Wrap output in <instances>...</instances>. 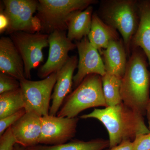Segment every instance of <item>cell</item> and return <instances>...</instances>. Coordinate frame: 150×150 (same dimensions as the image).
<instances>
[{
	"mask_svg": "<svg viewBox=\"0 0 150 150\" xmlns=\"http://www.w3.org/2000/svg\"><path fill=\"white\" fill-rule=\"evenodd\" d=\"M96 12L103 21L120 33L129 58L131 40L139 23L138 1L104 0Z\"/></svg>",
	"mask_w": 150,
	"mask_h": 150,
	"instance_id": "cell-3",
	"label": "cell"
},
{
	"mask_svg": "<svg viewBox=\"0 0 150 150\" xmlns=\"http://www.w3.org/2000/svg\"><path fill=\"white\" fill-rule=\"evenodd\" d=\"M48 34L41 33H28L22 31L10 35L21 56L24 66L25 77L29 79L31 71L43 61V50L49 46Z\"/></svg>",
	"mask_w": 150,
	"mask_h": 150,
	"instance_id": "cell-8",
	"label": "cell"
},
{
	"mask_svg": "<svg viewBox=\"0 0 150 150\" xmlns=\"http://www.w3.org/2000/svg\"><path fill=\"white\" fill-rule=\"evenodd\" d=\"M13 150H30L28 148L25 147L23 146L18 144H16V145L15 146Z\"/></svg>",
	"mask_w": 150,
	"mask_h": 150,
	"instance_id": "cell-29",
	"label": "cell"
},
{
	"mask_svg": "<svg viewBox=\"0 0 150 150\" xmlns=\"http://www.w3.org/2000/svg\"><path fill=\"white\" fill-rule=\"evenodd\" d=\"M87 37L99 52L107 48L111 41L120 39L118 31L103 21L96 12L93 14L91 28Z\"/></svg>",
	"mask_w": 150,
	"mask_h": 150,
	"instance_id": "cell-17",
	"label": "cell"
},
{
	"mask_svg": "<svg viewBox=\"0 0 150 150\" xmlns=\"http://www.w3.org/2000/svg\"><path fill=\"white\" fill-rule=\"evenodd\" d=\"M41 117L35 112H26L11 126L17 144L26 148L39 144Z\"/></svg>",
	"mask_w": 150,
	"mask_h": 150,
	"instance_id": "cell-13",
	"label": "cell"
},
{
	"mask_svg": "<svg viewBox=\"0 0 150 150\" xmlns=\"http://www.w3.org/2000/svg\"><path fill=\"white\" fill-rule=\"evenodd\" d=\"M108 147V140L97 139L88 141L71 140L65 144L53 146L38 144L28 148L30 150H104Z\"/></svg>",
	"mask_w": 150,
	"mask_h": 150,
	"instance_id": "cell-19",
	"label": "cell"
},
{
	"mask_svg": "<svg viewBox=\"0 0 150 150\" xmlns=\"http://www.w3.org/2000/svg\"><path fill=\"white\" fill-rule=\"evenodd\" d=\"M107 150H134L133 141H125Z\"/></svg>",
	"mask_w": 150,
	"mask_h": 150,
	"instance_id": "cell-27",
	"label": "cell"
},
{
	"mask_svg": "<svg viewBox=\"0 0 150 150\" xmlns=\"http://www.w3.org/2000/svg\"><path fill=\"white\" fill-rule=\"evenodd\" d=\"M140 20L131 42V50L140 48L144 52L150 67V0L138 1Z\"/></svg>",
	"mask_w": 150,
	"mask_h": 150,
	"instance_id": "cell-16",
	"label": "cell"
},
{
	"mask_svg": "<svg viewBox=\"0 0 150 150\" xmlns=\"http://www.w3.org/2000/svg\"><path fill=\"white\" fill-rule=\"evenodd\" d=\"M77 56L70 57L67 63L57 72V80L51 96L49 115L56 116L67 96L71 93L73 87V78L77 68Z\"/></svg>",
	"mask_w": 150,
	"mask_h": 150,
	"instance_id": "cell-12",
	"label": "cell"
},
{
	"mask_svg": "<svg viewBox=\"0 0 150 150\" xmlns=\"http://www.w3.org/2000/svg\"><path fill=\"white\" fill-rule=\"evenodd\" d=\"M134 150H150V131L140 134L133 141Z\"/></svg>",
	"mask_w": 150,
	"mask_h": 150,
	"instance_id": "cell-25",
	"label": "cell"
},
{
	"mask_svg": "<svg viewBox=\"0 0 150 150\" xmlns=\"http://www.w3.org/2000/svg\"><path fill=\"white\" fill-rule=\"evenodd\" d=\"M93 7L71 14L67 22V37L69 40L79 41L88 35L91 27Z\"/></svg>",
	"mask_w": 150,
	"mask_h": 150,
	"instance_id": "cell-18",
	"label": "cell"
},
{
	"mask_svg": "<svg viewBox=\"0 0 150 150\" xmlns=\"http://www.w3.org/2000/svg\"><path fill=\"white\" fill-rule=\"evenodd\" d=\"M81 119L94 118L103 124L108 132L109 148L125 141H134L140 134L150 131L146 126L144 115L123 102L103 109H95L90 113L81 115Z\"/></svg>",
	"mask_w": 150,
	"mask_h": 150,
	"instance_id": "cell-1",
	"label": "cell"
},
{
	"mask_svg": "<svg viewBox=\"0 0 150 150\" xmlns=\"http://www.w3.org/2000/svg\"><path fill=\"white\" fill-rule=\"evenodd\" d=\"M26 113L25 109H23L15 113L0 119V136L9 127L13 125Z\"/></svg>",
	"mask_w": 150,
	"mask_h": 150,
	"instance_id": "cell-23",
	"label": "cell"
},
{
	"mask_svg": "<svg viewBox=\"0 0 150 150\" xmlns=\"http://www.w3.org/2000/svg\"><path fill=\"white\" fill-rule=\"evenodd\" d=\"M125 74L121 80L122 101L143 115L149 100L150 72L144 52L140 48L131 49Z\"/></svg>",
	"mask_w": 150,
	"mask_h": 150,
	"instance_id": "cell-2",
	"label": "cell"
},
{
	"mask_svg": "<svg viewBox=\"0 0 150 150\" xmlns=\"http://www.w3.org/2000/svg\"><path fill=\"white\" fill-rule=\"evenodd\" d=\"M103 88L107 106H115L123 102L121 94L122 78L106 74L102 77Z\"/></svg>",
	"mask_w": 150,
	"mask_h": 150,
	"instance_id": "cell-21",
	"label": "cell"
},
{
	"mask_svg": "<svg viewBox=\"0 0 150 150\" xmlns=\"http://www.w3.org/2000/svg\"><path fill=\"white\" fill-rule=\"evenodd\" d=\"M57 73L40 81L26 78L20 81L26 112H35L40 117L49 115L52 92L57 80Z\"/></svg>",
	"mask_w": 150,
	"mask_h": 150,
	"instance_id": "cell-7",
	"label": "cell"
},
{
	"mask_svg": "<svg viewBox=\"0 0 150 150\" xmlns=\"http://www.w3.org/2000/svg\"><path fill=\"white\" fill-rule=\"evenodd\" d=\"M4 10L9 21L6 33L22 31L28 33L40 32L42 28L39 19L34 13L37 11L38 1L4 0Z\"/></svg>",
	"mask_w": 150,
	"mask_h": 150,
	"instance_id": "cell-6",
	"label": "cell"
},
{
	"mask_svg": "<svg viewBox=\"0 0 150 150\" xmlns=\"http://www.w3.org/2000/svg\"><path fill=\"white\" fill-rule=\"evenodd\" d=\"M100 106L107 107L103 94L102 76L90 74L67 96L57 115L76 118L83 110Z\"/></svg>",
	"mask_w": 150,
	"mask_h": 150,
	"instance_id": "cell-4",
	"label": "cell"
},
{
	"mask_svg": "<svg viewBox=\"0 0 150 150\" xmlns=\"http://www.w3.org/2000/svg\"><path fill=\"white\" fill-rule=\"evenodd\" d=\"M24 108V98L20 88L0 94V119Z\"/></svg>",
	"mask_w": 150,
	"mask_h": 150,
	"instance_id": "cell-20",
	"label": "cell"
},
{
	"mask_svg": "<svg viewBox=\"0 0 150 150\" xmlns=\"http://www.w3.org/2000/svg\"><path fill=\"white\" fill-rule=\"evenodd\" d=\"M79 119L48 115L41 117L39 144L53 146L71 141L76 135Z\"/></svg>",
	"mask_w": 150,
	"mask_h": 150,
	"instance_id": "cell-9",
	"label": "cell"
},
{
	"mask_svg": "<svg viewBox=\"0 0 150 150\" xmlns=\"http://www.w3.org/2000/svg\"><path fill=\"white\" fill-rule=\"evenodd\" d=\"M20 88V81L6 74L0 72V94Z\"/></svg>",
	"mask_w": 150,
	"mask_h": 150,
	"instance_id": "cell-22",
	"label": "cell"
},
{
	"mask_svg": "<svg viewBox=\"0 0 150 150\" xmlns=\"http://www.w3.org/2000/svg\"><path fill=\"white\" fill-rule=\"evenodd\" d=\"M79 54L78 71L73 78V88H76L88 75L106 74L102 57L98 50L92 45L87 36L76 42Z\"/></svg>",
	"mask_w": 150,
	"mask_h": 150,
	"instance_id": "cell-11",
	"label": "cell"
},
{
	"mask_svg": "<svg viewBox=\"0 0 150 150\" xmlns=\"http://www.w3.org/2000/svg\"><path fill=\"white\" fill-rule=\"evenodd\" d=\"M48 43V59L38 72L42 79L59 72L69 59V51L76 48V43L69 39L66 31H55L49 34Z\"/></svg>",
	"mask_w": 150,
	"mask_h": 150,
	"instance_id": "cell-10",
	"label": "cell"
},
{
	"mask_svg": "<svg viewBox=\"0 0 150 150\" xmlns=\"http://www.w3.org/2000/svg\"><path fill=\"white\" fill-rule=\"evenodd\" d=\"M9 25V21L8 16H7L4 10V7L2 6L1 7L0 12V33H2L6 32Z\"/></svg>",
	"mask_w": 150,
	"mask_h": 150,
	"instance_id": "cell-26",
	"label": "cell"
},
{
	"mask_svg": "<svg viewBox=\"0 0 150 150\" xmlns=\"http://www.w3.org/2000/svg\"><path fill=\"white\" fill-rule=\"evenodd\" d=\"M106 74L123 78L128 58L123 40H112L105 49L100 51Z\"/></svg>",
	"mask_w": 150,
	"mask_h": 150,
	"instance_id": "cell-15",
	"label": "cell"
},
{
	"mask_svg": "<svg viewBox=\"0 0 150 150\" xmlns=\"http://www.w3.org/2000/svg\"><path fill=\"white\" fill-rule=\"evenodd\" d=\"M17 144L11 127L0 136V150H13Z\"/></svg>",
	"mask_w": 150,
	"mask_h": 150,
	"instance_id": "cell-24",
	"label": "cell"
},
{
	"mask_svg": "<svg viewBox=\"0 0 150 150\" xmlns=\"http://www.w3.org/2000/svg\"><path fill=\"white\" fill-rule=\"evenodd\" d=\"M98 2L96 0H39L36 16L41 23L40 33L49 35L55 31H66L71 14Z\"/></svg>",
	"mask_w": 150,
	"mask_h": 150,
	"instance_id": "cell-5",
	"label": "cell"
},
{
	"mask_svg": "<svg viewBox=\"0 0 150 150\" xmlns=\"http://www.w3.org/2000/svg\"><path fill=\"white\" fill-rule=\"evenodd\" d=\"M0 71L19 81L25 78L23 61L10 37L0 39Z\"/></svg>",
	"mask_w": 150,
	"mask_h": 150,
	"instance_id": "cell-14",
	"label": "cell"
},
{
	"mask_svg": "<svg viewBox=\"0 0 150 150\" xmlns=\"http://www.w3.org/2000/svg\"><path fill=\"white\" fill-rule=\"evenodd\" d=\"M146 114L147 118L148 128L150 131V98L147 105Z\"/></svg>",
	"mask_w": 150,
	"mask_h": 150,
	"instance_id": "cell-28",
	"label": "cell"
}]
</instances>
